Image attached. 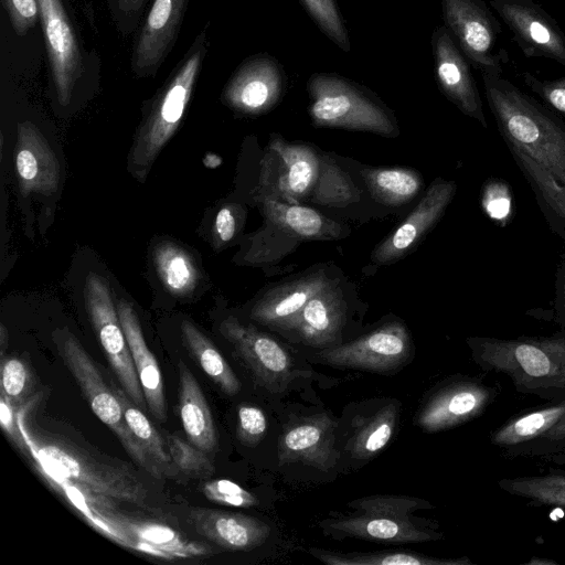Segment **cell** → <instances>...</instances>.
<instances>
[{
  "label": "cell",
  "mask_w": 565,
  "mask_h": 565,
  "mask_svg": "<svg viewBox=\"0 0 565 565\" xmlns=\"http://www.w3.org/2000/svg\"><path fill=\"white\" fill-rule=\"evenodd\" d=\"M484 94L507 145L524 152L565 185V122L502 74L481 73Z\"/></svg>",
  "instance_id": "1"
},
{
  "label": "cell",
  "mask_w": 565,
  "mask_h": 565,
  "mask_svg": "<svg viewBox=\"0 0 565 565\" xmlns=\"http://www.w3.org/2000/svg\"><path fill=\"white\" fill-rule=\"evenodd\" d=\"M467 343L477 365L507 375L519 393L565 398V337H472Z\"/></svg>",
  "instance_id": "2"
},
{
  "label": "cell",
  "mask_w": 565,
  "mask_h": 565,
  "mask_svg": "<svg viewBox=\"0 0 565 565\" xmlns=\"http://www.w3.org/2000/svg\"><path fill=\"white\" fill-rule=\"evenodd\" d=\"M209 47L207 25L171 72L154 96L131 147L128 169L143 182L162 148L181 124L192 97Z\"/></svg>",
  "instance_id": "3"
},
{
  "label": "cell",
  "mask_w": 565,
  "mask_h": 565,
  "mask_svg": "<svg viewBox=\"0 0 565 565\" xmlns=\"http://www.w3.org/2000/svg\"><path fill=\"white\" fill-rule=\"evenodd\" d=\"M353 511L348 515L326 519L320 522L323 531L334 539L356 537L385 543H419L440 540L443 535L434 529L419 525L412 513L419 508L431 507L429 502L395 494H377L348 503Z\"/></svg>",
  "instance_id": "4"
},
{
  "label": "cell",
  "mask_w": 565,
  "mask_h": 565,
  "mask_svg": "<svg viewBox=\"0 0 565 565\" xmlns=\"http://www.w3.org/2000/svg\"><path fill=\"white\" fill-rule=\"evenodd\" d=\"M313 125L394 137L393 113L367 88L333 73H315L307 83Z\"/></svg>",
  "instance_id": "5"
},
{
  "label": "cell",
  "mask_w": 565,
  "mask_h": 565,
  "mask_svg": "<svg viewBox=\"0 0 565 565\" xmlns=\"http://www.w3.org/2000/svg\"><path fill=\"white\" fill-rule=\"evenodd\" d=\"M53 340L61 359L79 385L94 414L113 430L138 465L156 478H161V470L128 428L113 388L107 386L77 338L67 329H60L54 332Z\"/></svg>",
  "instance_id": "6"
},
{
  "label": "cell",
  "mask_w": 565,
  "mask_h": 565,
  "mask_svg": "<svg viewBox=\"0 0 565 565\" xmlns=\"http://www.w3.org/2000/svg\"><path fill=\"white\" fill-rule=\"evenodd\" d=\"M35 455L53 475L94 494L136 504L147 498L143 484L131 472L94 460L72 447L44 444L36 448Z\"/></svg>",
  "instance_id": "7"
},
{
  "label": "cell",
  "mask_w": 565,
  "mask_h": 565,
  "mask_svg": "<svg viewBox=\"0 0 565 565\" xmlns=\"http://www.w3.org/2000/svg\"><path fill=\"white\" fill-rule=\"evenodd\" d=\"M445 26L470 64L481 73L504 72L508 52L499 46L502 33L484 0H441Z\"/></svg>",
  "instance_id": "8"
},
{
  "label": "cell",
  "mask_w": 565,
  "mask_h": 565,
  "mask_svg": "<svg viewBox=\"0 0 565 565\" xmlns=\"http://www.w3.org/2000/svg\"><path fill=\"white\" fill-rule=\"evenodd\" d=\"M84 302L105 356L121 387L139 408L148 409L106 278L96 273L87 275L84 285Z\"/></svg>",
  "instance_id": "9"
},
{
  "label": "cell",
  "mask_w": 565,
  "mask_h": 565,
  "mask_svg": "<svg viewBox=\"0 0 565 565\" xmlns=\"http://www.w3.org/2000/svg\"><path fill=\"white\" fill-rule=\"evenodd\" d=\"M51 77L58 103L67 106L83 76L78 39L61 0H38Z\"/></svg>",
  "instance_id": "10"
},
{
  "label": "cell",
  "mask_w": 565,
  "mask_h": 565,
  "mask_svg": "<svg viewBox=\"0 0 565 565\" xmlns=\"http://www.w3.org/2000/svg\"><path fill=\"white\" fill-rule=\"evenodd\" d=\"M500 394V386L479 377L456 376L438 388L417 415L428 433L454 428L481 416Z\"/></svg>",
  "instance_id": "11"
},
{
  "label": "cell",
  "mask_w": 565,
  "mask_h": 565,
  "mask_svg": "<svg viewBox=\"0 0 565 565\" xmlns=\"http://www.w3.org/2000/svg\"><path fill=\"white\" fill-rule=\"evenodd\" d=\"M412 349L411 334L401 322H390L349 343L321 352L324 363L386 373L398 369Z\"/></svg>",
  "instance_id": "12"
},
{
  "label": "cell",
  "mask_w": 565,
  "mask_h": 565,
  "mask_svg": "<svg viewBox=\"0 0 565 565\" xmlns=\"http://www.w3.org/2000/svg\"><path fill=\"white\" fill-rule=\"evenodd\" d=\"M512 32L526 57H544L565 66V33L533 0H486Z\"/></svg>",
  "instance_id": "13"
},
{
  "label": "cell",
  "mask_w": 565,
  "mask_h": 565,
  "mask_svg": "<svg viewBox=\"0 0 565 565\" xmlns=\"http://www.w3.org/2000/svg\"><path fill=\"white\" fill-rule=\"evenodd\" d=\"M287 77L282 65L262 53L246 58L226 83L222 100L244 115H259L271 109L282 97Z\"/></svg>",
  "instance_id": "14"
},
{
  "label": "cell",
  "mask_w": 565,
  "mask_h": 565,
  "mask_svg": "<svg viewBox=\"0 0 565 565\" xmlns=\"http://www.w3.org/2000/svg\"><path fill=\"white\" fill-rule=\"evenodd\" d=\"M434 72L439 89L462 114L488 128L470 62L445 25L435 28L430 39Z\"/></svg>",
  "instance_id": "15"
},
{
  "label": "cell",
  "mask_w": 565,
  "mask_h": 565,
  "mask_svg": "<svg viewBox=\"0 0 565 565\" xmlns=\"http://www.w3.org/2000/svg\"><path fill=\"white\" fill-rule=\"evenodd\" d=\"M218 329L262 386L277 391L287 382L292 371V361L286 349L274 338L253 326L241 323L234 317L223 320Z\"/></svg>",
  "instance_id": "16"
},
{
  "label": "cell",
  "mask_w": 565,
  "mask_h": 565,
  "mask_svg": "<svg viewBox=\"0 0 565 565\" xmlns=\"http://www.w3.org/2000/svg\"><path fill=\"white\" fill-rule=\"evenodd\" d=\"M188 1H153L131 53V71L137 77L157 74L178 39Z\"/></svg>",
  "instance_id": "17"
},
{
  "label": "cell",
  "mask_w": 565,
  "mask_h": 565,
  "mask_svg": "<svg viewBox=\"0 0 565 565\" xmlns=\"http://www.w3.org/2000/svg\"><path fill=\"white\" fill-rule=\"evenodd\" d=\"M457 185L436 179L409 215L373 252L375 265H388L407 255L437 224L452 201Z\"/></svg>",
  "instance_id": "18"
},
{
  "label": "cell",
  "mask_w": 565,
  "mask_h": 565,
  "mask_svg": "<svg viewBox=\"0 0 565 565\" xmlns=\"http://www.w3.org/2000/svg\"><path fill=\"white\" fill-rule=\"evenodd\" d=\"M117 542L152 556L193 557L210 553L205 546L183 540L175 531L152 522L136 521L110 511L97 510L92 520Z\"/></svg>",
  "instance_id": "19"
},
{
  "label": "cell",
  "mask_w": 565,
  "mask_h": 565,
  "mask_svg": "<svg viewBox=\"0 0 565 565\" xmlns=\"http://www.w3.org/2000/svg\"><path fill=\"white\" fill-rule=\"evenodd\" d=\"M565 414V398L511 416L491 431L490 445L509 459L548 455L544 436Z\"/></svg>",
  "instance_id": "20"
},
{
  "label": "cell",
  "mask_w": 565,
  "mask_h": 565,
  "mask_svg": "<svg viewBox=\"0 0 565 565\" xmlns=\"http://www.w3.org/2000/svg\"><path fill=\"white\" fill-rule=\"evenodd\" d=\"M14 167L24 195H50L58 189L61 168L57 157L39 128L30 121H22L18 127Z\"/></svg>",
  "instance_id": "21"
},
{
  "label": "cell",
  "mask_w": 565,
  "mask_h": 565,
  "mask_svg": "<svg viewBox=\"0 0 565 565\" xmlns=\"http://www.w3.org/2000/svg\"><path fill=\"white\" fill-rule=\"evenodd\" d=\"M335 424L327 414L307 417L289 426L279 444V463L301 462L328 471L335 466Z\"/></svg>",
  "instance_id": "22"
},
{
  "label": "cell",
  "mask_w": 565,
  "mask_h": 565,
  "mask_svg": "<svg viewBox=\"0 0 565 565\" xmlns=\"http://www.w3.org/2000/svg\"><path fill=\"white\" fill-rule=\"evenodd\" d=\"M281 160L280 172L276 182L267 188L269 195L298 204L310 196L318 181L321 166V154L311 146L288 142L277 135H273L268 145Z\"/></svg>",
  "instance_id": "23"
},
{
  "label": "cell",
  "mask_w": 565,
  "mask_h": 565,
  "mask_svg": "<svg viewBox=\"0 0 565 565\" xmlns=\"http://www.w3.org/2000/svg\"><path fill=\"white\" fill-rule=\"evenodd\" d=\"M190 523L196 533L231 551H250L263 545L271 532L264 521L243 513L193 509Z\"/></svg>",
  "instance_id": "24"
},
{
  "label": "cell",
  "mask_w": 565,
  "mask_h": 565,
  "mask_svg": "<svg viewBox=\"0 0 565 565\" xmlns=\"http://www.w3.org/2000/svg\"><path fill=\"white\" fill-rule=\"evenodd\" d=\"M344 316L340 289L329 281L308 300L287 330L309 345L328 347L339 339Z\"/></svg>",
  "instance_id": "25"
},
{
  "label": "cell",
  "mask_w": 565,
  "mask_h": 565,
  "mask_svg": "<svg viewBox=\"0 0 565 565\" xmlns=\"http://www.w3.org/2000/svg\"><path fill=\"white\" fill-rule=\"evenodd\" d=\"M328 282L324 271L317 270L278 285L255 302L250 317L262 324L287 330L308 300Z\"/></svg>",
  "instance_id": "26"
},
{
  "label": "cell",
  "mask_w": 565,
  "mask_h": 565,
  "mask_svg": "<svg viewBox=\"0 0 565 565\" xmlns=\"http://www.w3.org/2000/svg\"><path fill=\"white\" fill-rule=\"evenodd\" d=\"M118 316L129 345L148 411L159 422L167 420L163 382L159 364L149 350L139 319L125 299L117 303Z\"/></svg>",
  "instance_id": "27"
},
{
  "label": "cell",
  "mask_w": 565,
  "mask_h": 565,
  "mask_svg": "<svg viewBox=\"0 0 565 565\" xmlns=\"http://www.w3.org/2000/svg\"><path fill=\"white\" fill-rule=\"evenodd\" d=\"M178 374L179 413L185 436L198 448L211 452L217 445V437L205 396L182 360L178 363Z\"/></svg>",
  "instance_id": "28"
},
{
  "label": "cell",
  "mask_w": 565,
  "mask_h": 565,
  "mask_svg": "<svg viewBox=\"0 0 565 565\" xmlns=\"http://www.w3.org/2000/svg\"><path fill=\"white\" fill-rule=\"evenodd\" d=\"M550 228L565 239V185L521 150L507 145Z\"/></svg>",
  "instance_id": "29"
},
{
  "label": "cell",
  "mask_w": 565,
  "mask_h": 565,
  "mask_svg": "<svg viewBox=\"0 0 565 565\" xmlns=\"http://www.w3.org/2000/svg\"><path fill=\"white\" fill-rule=\"evenodd\" d=\"M264 211L274 223L305 239H331L341 235L338 223L326 218L311 207L265 196Z\"/></svg>",
  "instance_id": "30"
},
{
  "label": "cell",
  "mask_w": 565,
  "mask_h": 565,
  "mask_svg": "<svg viewBox=\"0 0 565 565\" xmlns=\"http://www.w3.org/2000/svg\"><path fill=\"white\" fill-rule=\"evenodd\" d=\"M180 330L184 347L210 380L226 395H236L242 384L214 343L186 319Z\"/></svg>",
  "instance_id": "31"
},
{
  "label": "cell",
  "mask_w": 565,
  "mask_h": 565,
  "mask_svg": "<svg viewBox=\"0 0 565 565\" xmlns=\"http://www.w3.org/2000/svg\"><path fill=\"white\" fill-rule=\"evenodd\" d=\"M498 487L532 507L565 509V470L561 468L543 475L503 478L498 480Z\"/></svg>",
  "instance_id": "32"
},
{
  "label": "cell",
  "mask_w": 565,
  "mask_h": 565,
  "mask_svg": "<svg viewBox=\"0 0 565 565\" xmlns=\"http://www.w3.org/2000/svg\"><path fill=\"white\" fill-rule=\"evenodd\" d=\"M362 175L374 200L390 206L408 203L423 186L422 175L407 168L366 169Z\"/></svg>",
  "instance_id": "33"
},
{
  "label": "cell",
  "mask_w": 565,
  "mask_h": 565,
  "mask_svg": "<svg viewBox=\"0 0 565 565\" xmlns=\"http://www.w3.org/2000/svg\"><path fill=\"white\" fill-rule=\"evenodd\" d=\"M157 273L167 288L175 297L193 292L199 281V271L190 254L179 245L166 242L153 253Z\"/></svg>",
  "instance_id": "34"
},
{
  "label": "cell",
  "mask_w": 565,
  "mask_h": 565,
  "mask_svg": "<svg viewBox=\"0 0 565 565\" xmlns=\"http://www.w3.org/2000/svg\"><path fill=\"white\" fill-rule=\"evenodd\" d=\"M113 391L120 403L124 418L130 431L151 460L161 470L162 475L170 473L174 465L169 454L167 443L125 391L118 387H113Z\"/></svg>",
  "instance_id": "35"
},
{
  "label": "cell",
  "mask_w": 565,
  "mask_h": 565,
  "mask_svg": "<svg viewBox=\"0 0 565 565\" xmlns=\"http://www.w3.org/2000/svg\"><path fill=\"white\" fill-rule=\"evenodd\" d=\"M317 558L328 565H471L467 557L441 559L414 552L333 553L310 550Z\"/></svg>",
  "instance_id": "36"
},
{
  "label": "cell",
  "mask_w": 565,
  "mask_h": 565,
  "mask_svg": "<svg viewBox=\"0 0 565 565\" xmlns=\"http://www.w3.org/2000/svg\"><path fill=\"white\" fill-rule=\"evenodd\" d=\"M398 417V406L390 403L362 423L350 440V454L355 459H371L391 440Z\"/></svg>",
  "instance_id": "37"
},
{
  "label": "cell",
  "mask_w": 565,
  "mask_h": 565,
  "mask_svg": "<svg viewBox=\"0 0 565 565\" xmlns=\"http://www.w3.org/2000/svg\"><path fill=\"white\" fill-rule=\"evenodd\" d=\"M311 200L327 205H345L358 198L350 178L328 156L321 154L318 181Z\"/></svg>",
  "instance_id": "38"
},
{
  "label": "cell",
  "mask_w": 565,
  "mask_h": 565,
  "mask_svg": "<svg viewBox=\"0 0 565 565\" xmlns=\"http://www.w3.org/2000/svg\"><path fill=\"white\" fill-rule=\"evenodd\" d=\"M166 443L177 470L191 478H209L214 473L206 451L174 434H167Z\"/></svg>",
  "instance_id": "39"
},
{
  "label": "cell",
  "mask_w": 565,
  "mask_h": 565,
  "mask_svg": "<svg viewBox=\"0 0 565 565\" xmlns=\"http://www.w3.org/2000/svg\"><path fill=\"white\" fill-rule=\"evenodd\" d=\"M319 29L343 52L351 43L342 14L334 0H300Z\"/></svg>",
  "instance_id": "40"
},
{
  "label": "cell",
  "mask_w": 565,
  "mask_h": 565,
  "mask_svg": "<svg viewBox=\"0 0 565 565\" xmlns=\"http://www.w3.org/2000/svg\"><path fill=\"white\" fill-rule=\"evenodd\" d=\"M30 380V372L20 359L1 356V394L14 407L25 397Z\"/></svg>",
  "instance_id": "41"
},
{
  "label": "cell",
  "mask_w": 565,
  "mask_h": 565,
  "mask_svg": "<svg viewBox=\"0 0 565 565\" xmlns=\"http://www.w3.org/2000/svg\"><path fill=\"white\" fill-rule=\"evenodd\" d=\"M204 497L217 504L235 508H250L258 504L256 497L239 484L226 480H211L203 484Z\"/></svg>",
  "instance_id": "42"
},
{
  "label": "cell",
  "mask_w": 565,
  "mask_h": 565,
  "mask_svg": "<svg viewBox=\"0 0 565 565\" xmlns=\"http://www.w3.org/2000/svg\"><path fill=\"white\" fill-rule=\"evenodd\" d=\"M267 419L264 412L255 405H241L237 411L236 436L241 444L254 447L265 436Z\"/></svg>",
  "instance_id": "43"
},
{
  "label": "cell",
  "mask_w": 565,
  "mask_h": 565,
  "mask_svg": "<svg viewBox=\"0 0 565 565\" xmlns=\"http://www.w3.org/2000/svg\"><path fill=\"white\" fill-rule=\"evenodd\" d=\"M524 84L535 93L544 104L565 117V76L557 79H541L525 72L522 74Z\"/></svg>",
  "instance_id": "44"
},
{
  "label": "cell",
  "mask_w": 565,
  "mask_h": 565,
  "mask_svg": "<svg viewBox=\"0 0 565 565\" xmlns=\"http://www.w3.org/2000/svg\"><path fill=\"white\" fill-rule=\"evenodd\" d=\"M15 34L23 36L40 20L38 0H1Z\"/></svg>",
  "instance_id": "45"
},
{
  "label": "cell",
  "mask_w": 565,
  "mask_h": 565,
  "mask_svg": "<svg viewBox=\"0 0 565 565\" xmlns=\"http://www.w3.org/2000/svg\"><path fill=\"white\" fill-rule=\"evenodd\" d=\"M148 0H108L117 28L122 33L135 29Z\"/></svg>",
  "instance_id": "46"
},
{
  "label": "cell",
  "mask_w": 565,
  "mask_h": 565,
  "mask_svg": "<svg viewBox=\"0 0 565 565\" xmlns=\"http://www.w3.org/2000/svg\"><path fill=\"white\" fill-rule=\"evenodd\" d=\"M0 419L4 433L21 450H25L29 445L15 417L14 406L3 394H0Z\"/></svg>",
  "instance_id": "47"
},
{
  "label": "cell",
  "mask_w": 565,
  "mask_h": 565,
  "mask_svg": "<svg viewBox=\"0 0 565 565\" xmlns=\"http://www.w3.org/2000/svg\"><path fill=\"white\" fill-rule=\"evenodd\" d=\"M554 289L555 320L565 329V253L556 269Z\"/></svg>",
  "instance_id": "48"
},
{
  "label": "cell",
  "mask_w": 565,
  "mask_h": 565,
  "mask_svg": "<svg viewBox=\"0 0 565 565\" xmlns=\"http://www.w3.org/2000/svg\"><path fill=\"white\" fill-rule=\"evenodd\" d=\"M236 220L230 206L221 209L215 217L214 232L222 243L230 242L235 235Z\"/></svg>",
  "instance_id": "49"
},
{
  "label": "cell",
  "mask_w": 565,
  "mask_h": 565,
  "mask_svg": "<svg viewBox=\"0 0 565 565\" xmlns=\"http://www.w3.org/2000/svg\"><path fill=\"white\" fill-rule=\"evenodd\" d=\"M544 443L547 448L548 455L555 454V452H558V451H562L565 449V414L545 434Z\"/></svg>",
  "instance_id": "50"
},
{
  "label": "cell",
  "mask_w": 565,
  "mask_h": 565,
  "mask_svg": "<svg viewBox=\"0 0 565 565\" xmlns=\"http://www.w3.org/2000/svg\"><path fill=\"white\" fill-rule=\"evenodd\" d=\"M541 459L554 463L555 466L565 470V449L555 454L547 455Z\"/></svg>",
  "instance_id": "51"
},
{
  "label": "cell",
  "mask_w": 565,
  "mask_h": 565,
  "mask_svg": "<svg viewBox=\"0 0 565 565\" xmlns=\"http://www.w3.org/2000/svg\"><path fill=\"white\" fill-rule=\"evenodd\" d=\"M8 332H7V329L4 327V324H1L0 327V348H1V356L4 355V351H6V348H7V344H8Z\"/></svg>",
  "instance_id": "52"
},
{
  "label": "cell",
  "mask_w": 565,
  "mask_h": 565,
  "mask_svg": "<svg viewBox=\"0 0 565 565\" xmlns=\"http://www.w3.org/2000/svg\"><path fill=\"white\" fill-rule=\"evenodd\" d=\"M557 565L558 563L556 561H553V559H548V558H537V557H533L532 559L527 561L524 563V565Z\"/></svg>",
  "instance_id": "53"
}]
</instances>
